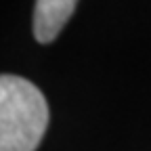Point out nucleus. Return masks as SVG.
I'll return each instance as SVG.
<instances>
[{"instance_id":"nucleus-1","label":"nucleus","mask_w":151,"mask_h":151,"mask_svg":"<svg viewBox=\"0 0 151 151\" xmlns=\"http://www.w3.org/2000/svg\"><path fill=\"white\" fill-rule=\"evenodd\" d=\"M48 126V105L36 84L0 76V151H36Z\"/></svg>"},{"instance_id":"nucleus-2","label":"nucleus","mask_w":151,"mask_h":151,"mask_svg":"<svg viewBox=\"0 0 151 151\" xmlns=\"http://www.w3.org/2000/svg\"><path fill=\"white\" fill-rule=\"evenodd\" d=\"M78 0H36L34 6V36L40 44H50L71 19Z\"/></svg>"}]
</instances>
